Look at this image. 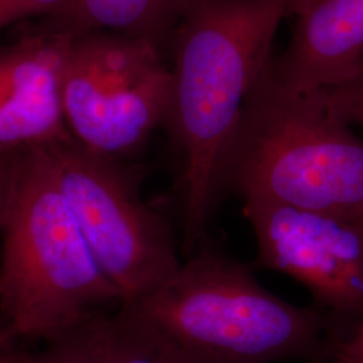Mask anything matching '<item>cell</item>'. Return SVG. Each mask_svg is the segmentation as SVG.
Returning a JSON list of instances; mask_svg holds the SVG:
<instances>
[{
  "label": "cell",
  "mask_w": 363,
  "mask_h": 363,
  "mask_svg": "<svg viewBox=\"0 0 363 363\" xmlns=\"http://www.w3.org/2000/svg\"><path fill=\"white\" fill-rule=\"evenodd\" d=\"M288 0H186L171 52L164 127L183 159L184 247L190 256L225 198L222 167L249 93L269 65Z\"/></svg>",
  "instance_id": "6da1fadb"
},
{
  "label": "cell",
  "mask_w": 363,
  "mask_h": 363,
  "mask_svg": "<svg viewBox=\"0 0 363 363\" xmlns=\"http://www.w3.org/2000/svg\"><path fill=\"white\" fill-rule=\"evenodd\" d=\"M116 312L169 363L330 361L339 334L327 312L279 298L206 240L164 286Z\"/></svg>",
  "instance_id": "7a4b0ae2"
},
{
  "label": "cell",
  "mask_w": 363,
  "mask_h": 363,
  "mask_svg": "<svg viewBox=\"0 0 363 363\" xmlns=\"http://www.w3.org/2000/svg\"><path fill=\"white\" fill-rule=\"evenodd\" d=\"M222 183L244 202L363 213V135L322 91L286 88L269 62L247 96Z\"/></svg>",
  "instance_id": "3957f363"
},
{
  "label": "cell",
  "mask_w": 363,
  "mask_h": 363,
  "mask_svg": "<svg viewBox=\"0 0 363 363\" xmlns=\"http://www.w3.org/2000/svg\"><path fill=\"white\" fill-rule=\"evenodd\" d=\"M0 240V312L15 337L49 340L123 303L93 257L43 145L16 154Z\"/></svg>",
  "instance_id": "277c9868"
},
{
  "label": "cell",
  "mask_w": 363,
  "mask_h": 363,
  "mask_svg": "<svg viewBox=\"0 0 363 363\" xmlns=\"http://www.w3.org/2000/svg\"><path fill=\"white\" fill-rule=\"evenodd\" d=\"M43 147L93 257L123 303L169 281L182 262L169 222L142 198L143 171L74 139Z\"/></svg>",
  "instance_id": "5b68a950"
},
{
  "label": "cell",
  "mask_w": 363,
  "mask_h": 363,
  "mask_svg": "<svg viewBox=\"0 0 363 363\" xmlns=\"http://www.w3.org/2000/svg\"><path fill=\"white\" fill-rule=\"evenodd\" d=\"M172 73L142 38L106 30L73 34L62 78L66 127L77 143L125 160L169 115Z\"/></svg>",
  "instance_id": "8992f818"
},
{
  "label": "cell",
  "mask_w": 363,
  "mask_h": 363,
  "mask_svg": "<svg viewBox=\"0 0 363 363\" xmlns=\"http://www.w3.org/2000/svg\"><path fill=\"white\" fill-rule=\"evenodd\" d=\"M257 244L253 269L283 273L306 286L337 322L363 312V213L245 201Z\"/></svg>",
  "instance_id": "52a82bcc"
},
{
  "label": "cell",
  "mask_w": 363,
  "mask_h": 363,
  "mask_svg": "<svg viewBox=\"0 0 363 363\" xmlns=\"http://www.w3.org/2000/svg\"><path fill=\"white\" fill-rule=\"evenodd\" d=\"M74 31L46 22L0 45V155L73 139L62 78Z\"/></svg>",
  "instance_id": "ba28073f"
},
{
  "label": "cell",
  "mask_w": 363,
  "mask_h": 363,
  "mask_svg": "<svg viewBox=\"0 0 363 363\" xmlns=\"http://www.w3.org/2000/svg\"><path fill=\"white\" fill-rule=\"evenodd\" d=\"M291 39L273 74L301 93L337 86L363 66V0H288Z\"/></svg>",
  "instance_id": "9c48e42d"
},
{
  "label": "cell",
  "mask_w": 363,
  "mask_h": 363,
  "mask_svg": "<svg viewBox=\"0 0 363 363\" xmlns=\"http://www.w3.org/2000/svg\"><path fill=\"white\" fill-rule=\"evenodd\" d=\"M184 3L186 0H65L46 19L74 33L106 30L145 39L166 57Z\"/></svg>",
  "instance_id": "30bf717a"
},
{
  "label": "cell",
  "mask_w": 363,
  "mask_h": 363,
  "mask_svg": "<svg viewBox=\"0 0 363 363\" xmlns=\"http://www.w3.org/2000/svg\"><path fill=\"white\" fill-rule=\"evenodd\" d=\"M111 315L100 313L46 340L35 355H22V363H112Z\"/></svg>",
  "instance_id": "8fae6325"
},
{
  "label": "cell",
  "mask_w": 363,
  "mask_h": 363,
  "mask_svg": "<svg viewBox=\"0 0 363 363\" xmlns=\"http://www.w3.org/2000/svg\"><path fill=\"white\" fill-rule=\"evenodd\" d=\"M112 363H169L116 311L111 315Z\"/></svg>",
  "instance_id": "7c38bea8"
},
{
  "label": "cell",
  "mask_w": 363,
  "mask_h": 363,
  "mask_svg": "<svg viewBox=\"0 0 363 363\" xmlns=\"http://www.w3.org/2000/svg\"><path fill=\"white\" fill-rule=\"evenodd\" d=\"M322 93L337 115L363 132V66L346 82Z\"/></svg>",
  "instance_id": "4fadbf2b"
},
{
  "label": "cell",
  "mask_w": 363,
  "mask_h": 363,
  "mask_svg": "<svg viewBox=\"0 0 363 363\" xmlns=\"http://www.w3.org/2000/svg\"><path fill=\"white\" fill-rule=\"evenodd\" d=\"M65 0H0V30L28 18H49Z\"/></svg>",
  "instance_id": "5bb4252c"
},
{
  "label": "cell",
  "mask_w": 363,
  "mask_h": 363,
  "mask_svg": "<svg viewBox=\"0 0 363 363\" xmlns=\"http://www.w3.org/2000/svg\"><path fill=\"white\" fill-rule=\"evenodd\" d=\"M330 363H363V312L337 335Z\"/></svg>",
  "instance_id": "9a60e30c"
},
{
  "label": "cell",
  "mask_w": 363,
  "mask_h": 363,
  "mask_svg": "<svg viewBox=\"0 0 363 363\" xmlns=\"http://www.w3.org/2000/svg\"><path fill=\"white\" fill-rule=\"evenodd\" d=\"M16 154L0 155V238L13 198Z\"/></svg>",
  "instance_id": "2e32d148"
},
{
  "label": "cell",
  "mask_w": 363,
  "mask_h": 363,
  "mask_svg": "<svg viewBox=\"0 0 363 363\" xmlns=\"http://www.w3.org/2000/svg\"><path fill=\"white\" fill-rule=\"evenodd\" d=\"M304 363H330V361H313V362H304Z\"/></svg>",
  "instance_id": "e0dca14e"
}]
</instances>
